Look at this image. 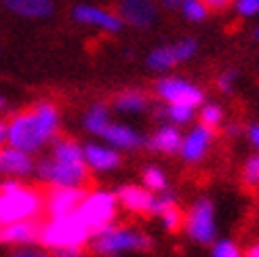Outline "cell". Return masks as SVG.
Here are the masks:
<instances>
[{"mask_svg": "<svg viewBox=\"0 0 259 257\" xmlns=\"http://www.w3.org/2000/svg\"><path fill=\"white\" fill-rule=\"evenodd\" d=\"M72 17L76 23L82 25H91V28H97L101 32L108 34H116L122 30V19L116 15V13L101 9V7H93V5H78L72 11Z\"/></svg>", "mask_w": 259, "mask_h": 257, "instance_id": "cell-13", "label": "cell"}, {"mask_svg": "<svg viewBox=\"0 0 259 257\" xmlns=\"http://www.w3.org/2000/svg\"><path fill=\"white\" fill-rule=\"evenodd\" d=\"M232 7H234L236 15L242 19H251L259 15V0H232Z\"/></svg>", "mask_w": 259, "mask_h": 257, "instance_id": "cell-30", "label": "cell"}, {"mask_svg": "<svg viewBox=\"0 0 259 257\" xmlns=\"http://www.w3.org/2000/svg\"><path fill=\"white\" fill-rule=\"evenodd\" d=\"M160 116L175 126H186L196 118V108L179 106V104H164V108L158 112Z\"/></svg>", "mask_w": 259, "mask_h": 257, "instance_id": "cell-23", "label": "cell"}, {"mask_svg": "<svg viewBox=\"0 0 259 257\" xmlns=\"http://www.w3.org/2000/svg\"><path fill=\"white\" fill-rule=\"evenodd\" d=\"M247 139L251 141V146L259 152V122H253L247 126Z\"/></svg>", "mask_w": 259, "mask_h": 257, "instance_id": "cell-33", "label": "cell"}, {"mask_svg": "<svg viewBox=\"0 0 259 257\" xmlns=\"http://www.w3.org/2000/svg\"><path fill=\"white\" fill-rule=\"evenodd\" d=\"M226 133H228L230 137H238V135L242 133V126L236 124V122H230V124L226 126Z\"/></svg>", "mask_w": 259, "mask_h": 257, "instance_id": "cell-36", "label": "cell"}, {"mask_svg": "<svg viewBox=\"0 0 259 257\" xmlns=\"http://www.w3.org/2000/svg\"><path fill=\"white\" fill-rule=\"evenodd\" d=\"M93 232L78 217V213L66 217H47V222L40 224V236L38 242L47 251H61V249H80L91 242Z\"/></svg>", "mask_w": 259, "mask_h": 257, "instance_id": "cell-4", "label": "cell"}, {"mask_svg": "<svg viewBox=\"0 0 259 257\" xmlns=\"http://www.w3.org/2000/svg\"><path fill=\"white\" fill-rule=\"evenodd\" d=\"M114 108L122 112V114H141L144 110H148V97L141 91H122L118 97L114 99Z\"/></svg>", "mask_w": 259, "mask_h": 257, "instance_id": "cell-22", "label": "cell"}, {"mask_svg": "<svg viewBox=\"0 0 259 257\" xmlns=\"http://www.w3.org/2000/svg\"><path fill=\"white\" fill-rule=\"evenodd\" d=\"M179 11H181V15H184V19L190 23H202L211 13L202 0H184V3L179 5Z\"/></svg>", "mask_w": 259, "mask_h": 257, "instance_id": "cell-26", "label": "cell"}, {"mask_svg": "<svg viewBox=\"0 0 259 257\" xmlns=\"http://www.w3.org/2000/svg\"><path fill=\"white\" fill-rule=\"evenodd\" d=\"M179 3H184V0H179Z\"/></svg>", "mask_w": 259, "mask_h": 257, "instance_id": "cell-42", "label": "cell"}, {"mask_svg": "<svg viewBox=\"0 0 259 257\" xmlns=\"http://www.w3.org/2000/svg\"><path fill=\"white\" fill-rule=\"evenodd\" d=\"M36 173V162L32 154L23 152L19 148H13L5 144L0 148V177H11V179H23Z\"/></svg>", "mask_w": 259, "mask_h": 257, "instance_id": "cell-14", "label": "cell"}, {"mask_svg": "<svg viewBox=\"0 0 259 257\" xmlns=\"http://www.w3.org/2000/svg\"><path fill=\"white\" fill-rule=\"evenodd\" d=\"M40 236V224L38 220H28V222H13L0 226V242L5 245H17V247H28L38 242Z\"/></svg>", "mask_w": 259, "mask_h": 257, "instance_id": "cell-17", "label": "cell"}, {"mask_svg": "<svg viewBox=\"0 0 259 257\" xmlns=\"http://www.w3.org/2000/svg\"><path fill=\"white\" fill-rule=\"evenodd\" d=\"M242 182L249 188H257L259 186V152L249 156L242 164Z\"/></svg>", "mask_w": 259, "mask_h": 257, "instance_id": "cell-29", "label": "cell"}, {"mask_svg": "<svg viewBox=\"0 0 259 257\" xmlns=\"http://www.w3.org/2000/svg\"><path fill=\"white\" fill-rule=\"evenodd\" d=\"M116 198H118L120 207L124 211H128V213L152 215V207H154V198H156V194L150 192L146 186L126 184V186L118 188V192H116Z\"/></svg>", "mask_w": 259, "mask_h": 257, "instance_id": "cell-15", "label": "cell"}, {"mask_svg": "<svg viewBox=\"0 0 259 257\" xmlns=\"http://www.w3.org/2000/svg\"><path fill=\"white\" fill-rule=\"evenodd\" d=\"M198 120H200V124H204V126H209V128H219L224 124V120H226V112H224V108L219 106V104H215V101H209V104H202L200 108H198Z\"/></svg>", "mask_w": 259, "mask_h": 257, "instance_id": "cell-25", "label": "cell"}, {"mask_svg": "<svg viewBox=\"0 0 259 257\" xmlns=\"http://www.w3.org/2000/svg\"><path fill=\"white\" fill-rule=\"evenodd\" d=\"M141 179H144V186L150 192H154V194H160V192L169 190V177H166V173L156 164L146 166L144 173H141Z\"/></svg>", "mask_w": 259, "mask_h": 257, "instance_id": "cell-24", "label": "cell"}, {"mask_svg": "<svg viewBox=\"0 0 259 257\" xmlns=\"http://www.w3.org/2000/svg\"><path fill=\"white\" fill-rule=\"evenodd\" d=\"M59 110L51 101H38L30 110L17 112L5 122L7 144L19 148L28 154L42 150L47 144H53L59 131Z\"/></svg>", "mask_w": 259, "mask_h": 257, "instance_id": "cell-1", "label": "cell"}, {"mask_svg": "<svg viewBox=\"0 0 259 257\" xmlns=\"http://www.w3.org/2000/svg\"><path fill=\"white\" fill-rule=\"evenodd\" d=\"M91 247L99 255H120L126 251H148L152 247V238L133 228H118L110 224L99 230L91 238Z\"/></svg>", "mask_w": 259, "mask_h": 257, "instance_id": "cell-5", "label": "cell"}, {"mask_svg": "<svg viewBox=\"0 0 259 257\" xmlns=\"http://www.w3.org/2000/svg\"><path fill=\"white\" fill-rule=\"evenodd\" d=\"M215 131L204 124H194L190 131L181 139V148H179V156L184 158L188 164H198L204 160V156L209 154V148L213 146Z\"/></svg>", "mask_w": 259, "mask_h": 257, "instance_id": "cell-10", "label": "cell"}, {"mask_svg": "<svg viewBox=\"0 0 259 257\" xmlns=\"http://www.w3.org/2000/svg\"><path fill=\"white\" fill-rule=\"evenodd\" d=\"M158 3H162L164 7H169V9H177L181 3H179V0H158Z\"/></svg>", "mask_w": 259, "mask_h": 257, "instance_id": "cell-39", "label": "cell"}, {"mask_svg": "<svg viewBox=\"0 0 259 257\" xmlns=\"http://www.w3.org/2000/svg\"><path fill=\"white\" fill-rule=\"evenodd\" d=\"M158 217H160V224H162V228L166 230V232H177V230L184 228L186 215L181 213V209L177 207V204H171V207L164 209Z\"/></svg>", "mask_w": 259, "mask_h": 257, "instance_id": "cell-27", "label": "cell"}, {"mask_svg": "<svg viewBox=\"0 0 259 257\" xmlns=\"http://www.w3.org/2000/svg\"><path fill=\"white\" fill-rule=\"evenodd\" d=\"M196 53H198V40H194V38H181L177 42L156 47L148 55L146 63L152 72H166L179 66V63L190 61Z\"/></svg>", "mask_w": 259, "mask_h": 257, "instance_id": "cell-9", "label": "cell"}, {"mask_svg": "<svg viewBox=\"0 0 259 257\" xmlns=\"http://www.w3.org/2000/svg\"><path fill=\"white\" fill-rule=\"evenodd\" d=\"M3 106H5V99H3V97H0V108H3Z\"/></svg>", "mask_w": 259, "mask_h": 257, "instance_id": "cell-41", "label": "cell"}, {"mask_svg": "<svg viewBox=\"0 0 259 257\" xmlns=\"http://www.w3.org/2000/svg\"><path fill=\"white\" fill-rule=\"evenodd\" d=\"M181 139H184V133L179 131V126L166 122V124L158 126L150 139H146V146L154 152H158V154L173 156V154H179Z\"/></svg>", "mask_w": 259, "mask_h": 257, "instance_id": "cell-19", "label": "cell"}, {"mask_svg": "<svg viewBox=\"0 0 259 257\" xmlns=\"http://www.w3.org/2000/svg\"><path fill=\"white\" fill-rule=\"evenodd\" d=\"M84 152V160L89 171H95V173H112L114 169H118L122 158L116 148L108 146L106 141L103 144H87L82 148Z\"/></svg>", "mask_w": 259, "mask_h": 257, "instance_id": "cell-16", "label": "cell"}, {"mask_svg": "<svg viewBox=\"0 0 259 257\" xmlns=\"http://www.w3.org/2000/svg\"><path fill=\"white\" fill-rule=\"evenodd\" d=\"M118 17L122 19V23H128L139 30H148L156 23L158 5L156 0H120Z\"/></svg>", "mask_w": 259, "mask_h": 257, "instance_id": "cell-12", "label": "cell"}, {"mask_svg": "<svg viewBox=\"0 0 259 257\" xmlns=\"http://www.w3.org/2000/svg\"><path fill=\"white\" fill-rule=\"evenodd\" d=\"M118 211V198L114 192L108 190H93L87 192L80 207H78V217L89 226L91 232H99V230L108 228Z\"/></svg>", "mask_w": 259, "mask_h": 257, "instance_id": "cell-6", "label": "cell"}, {"mask_svg": "<svg viewBox=\"0 0 259 257\" xmlns=\"http://www.w3.org/2000/svg\"><path fill=\"white\" fill-rule=\"evenodd\" d=\"M103 141L108 146L116 148V150H137L141 146H146V137L141 135L137 128L128 126V124H122V122H110L106 126V131L101 133Z\"/></svg>", "mask_w": 259, "mask_h": 257, "instance_id": "cell-18", "label": "cell"}, {"mask_svg": "<svg viewBox=\"0 0 259 257\" xmlns=\"http://www.w3.org/2000/svg\"><path fill=\"white\" fill-rule=\"evenodd\" d=\"M188 236L198 245H213L217 238V222H215V204L211 198H198L190 207L184 220Z\"/></svg>", "mask_w": 259, "mask_h": 257, "instance_id": "cell-7", "label": "cell"}, {"mask_svg": "<svg viewBox=\"0 0 259 257\" xmlns=\"http://www.w3.org/2000/svg\"><path fill=\"white\" fill-rule=\"evenodd\" d=\"M202 3L209 7V11H224L232 5V0H202Z\"/></svg>", "mask_w": 259, "mask_h": 257, "instance_id": "cell-34", "label": "cell"}, {"mask_svg": "<svg viewBox=\"0 0 259 257\" xmlns=\"http://www.w3.org/2000/svg\"><path fill=\"white\" fill-rule=\"evenodd\" d=\"M7 11L25 19H47L55 13V5L51 0H3Z\"/></svg>", "mask_w": 259, "mask_h": 257, "instance_id": "cell-20", "label": "cell"}, {"mask_svg": "<svg viewBox=\"0 0 259 257\" xmlns=\"http://www.w3.org/2000/svg\"><path fill=\"white\" fill-rule=\"evenodd\" d=\"M11 257H53V253H51V251H45V249H36V247H32V245H28V247H19Z\"/></svg>", "mask_w": 259, "mask_h": 257, "instance_id": "cell-32", "label": "cell"}, {"mask_svg": "<svg viewBox=\"0 0 259 257\" xmlns=\"http://www.w3.org/2000/svg\"><path fill=\"white\" fill-rule=\"evenodd\" d=\"M84 128L91 133V135H99L106 131V126L112 122V116H110V108L106 104H93L87 112H84Z\"/></svg>", "mask_w": 259, "mask_h": 257, "instance_id": "cell-21", "label": "cell"}, {"mask_svg": "<svg viewBox=\"0 0 259 257\" xmlns=\"http://www.w3.org/2000/svg\"><path fill=\"white\" fill-rule=\"evenodd\" d=\"M253 36L257 38V40H259V25H257V28H255V32H253Z\"/></svg>", "mask_w": 259, "mask_h": 257, "instance_id": "cell-40", "label": "cell"}, {"mask_svg": "<svg viewBox=\"0 0 259 257\" xmlns=\"http://www.w3.org/2000/svg\"><path fill=\"white\" fill-rule=\"evenodd\" d=\"M45 215V194L38 188L23 186L19 179L0 182V226L13 222L40 220Z\"/></svg>", "mask_w": 259, "mask_h": 257, "instance_id": "cell-3", "label": "cell"}, {"mask_svg": "<svg viewBox=\"0 0 259 257\" xmlns=\"http://www.w3.org/2000/svg\"><path fill=\"white\" fill-rule=\"evenodd\" d=\"M213 257H242V249L230 238H215L211 247Z\"/></svg>", "mask_w": 259, "mask_h": 257, "instance_id": "cell-28", "label": "cell"}, {"mask_svg": "<svg viewBox=\"0 0 259 257\" xmlns=\"http://www.w3.org/2000/svg\"><path fill=\"white\" fill-rule=\"evenodd\" d=\"M7 144V124L0 120V148H3Z\"/></svg>", "mask_w": 259, "mask_h": 257, "instance_id": "cell-38", "label": "cell"}, {"mask_svg": "<svg viewBox=\"0 0 259 257\" xmlns=\"http://www.w3.org/2000/svg\"><path fill=\"white\" fill-rule=\"evenodd\" d=\"M236 80H238V72L236 70H224L222 74L217 76V89L222 93H232L236 87Z\"/></svg>", "mask_w": 259, "mask_h": 257, "instance_id": "cell-31", "label": "cell"}, {"mask_svg": "<svg viewBox=\"0 0 259 257\" xmlns=\"http://www.w3.org/2000/svg\"><path fill=\"white\" fill-rule=\"evenodd\" d=\"M154 91L164 104H179L196 110L204 104L202 89L188 78H181V76H164V78H160L154 84Z\"/></svg>", "mask_w": 259, "mask_h": 257, "instance_id": "cell-8", "label": "cell"}, {"mask_svg": "<svg viewBox=\"0 0 259 257\" xmlns=\"http://www.w3.org/2000/svg\"><path fill=\"white\" fill-rule=\"evenodd\" d=\"M36 175L49 188H84L89 166L82 146L74 139H55L51 156L36 164Z\"/></svg>", "mask_w": 259, "mask_h": 257, "instance_id": "cell-2", "label": "cell"}, {"mask_svg": "<svg viewBox=\"0 0 259 257\" xmlns=\"http://www.w3.org/2000/svg\"><path fill=\"white\" fill-rule=\"evenodd\" d=\"M87 194L84 188H53L45 194V215L47 217H66L78 211Z\"/></svg>", "mask_w": 259, "mask_h": 257, "instance_id": "cell-11", "label": "cell"}, {"mask_svg": "<svg viewBox=\"0 0 259 257\" xmlns=\"http://www.w3.org/2000/svg\"><path fill=\"white\" fill-rule=\"evenodd\" d=\"M242 257H259V242H255V245H251L247 251L242 253Z\"/></svg>", "mask_w": 259, "mask_h": 257, "instance_id": "cell-37", "label": "cell"}, {"mask_svg": "<svg viewBox=\"0 0 259 257\" xmlns=\"http://www.w3.org/2000/svg\"><path fill=\"white\" fill-rule=\"evenodd\" d=\"M80 249H61V251H53V257H80Z\"/></svg>", "mask_w": 259, "mask_h": 257, "instance_id": "cell-35", "label": "cell"}]
</instances>
